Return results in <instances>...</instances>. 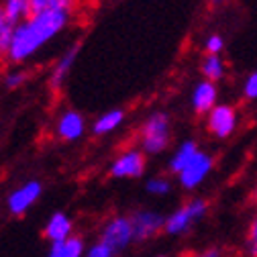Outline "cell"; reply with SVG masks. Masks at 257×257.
<instances>
[{"mask_svg":"<svg viewBox=\"0 0 257 257\" xmlns=\"http://www.w3.org/2000/svg\"><path fill=\"white\" fill-rule=\"evenodd\" d=\"M200 74L202 80L214 82L218 84L224 76H227V61L222 59V55H204V59L200 61Z\"/></svg>","mask_w":257,"mask_h":257,"instance_id":"e0dca14e","label":"cell"},{"mask_svg":"<svg viewBox=\"0 0 257 257\" xmlns=\"http://www.w3.org/2000/svg\"><path fill=\"white\" fill-rule=\"evenodd\" d=\"M198 151H200V147H198L196 141H192V139L182 141V143L174 149V153H172V157H170V162H168V170H170V174H174V176L178 178V176L186 170V166L196 157Z\"/></svg>","mask_w":257,"mask_h":257,"instance_id":"5bb4252c","label":"cell"},{"mask_svg":"<svg viewBox=\"0 0 257 257\" xmlns=\"http://www.w3.org/2000/svg\"><path fill=\"white\" fill-rule=\"evenodd\" d=\"M243 98L245 100H257V70L251 72L243 82Z\"/></svg>","mask_w":257,"mask_h":257,"instance_id":"603a6c76","label":"cell"},{"mask_svg":"<svg viewBox=\"0 0 257 257\" xmlns=\"http://www.w3.org/2000/svg\"><path fill=\"white\" fill-rule=\"evenodd\" d=\"M145 170H147V155L137 145H131L124 147L110 162L108 174L114 180H137L145 174Z\"/></svg>","mask_w":257,"mask_h":257,"instance_id":"277c9868","label":"cell"},{"mask_svg":"<svg viewBox=\"0 0 257 257\" xmlns=\"http://www.w3.org/2000/svg\"><path fill=\"white\" fill-rule=\"evenodd\" d=\"M78 9V0H31V15L47 11H66L74 13Z\"/></svg>","mask_w":257,"mask_h":257,"instance_id":"ac0fdd59","label":"cell"},{"mask_svg":"<svg viewBox=\"0 0 257 257\" xmlns=\"http://www.w3.org/2000/svg\"><path fill=\"white\" fill-rule=\"evenodd\" d=\"M124 118H126V114H124L122 108H112V110L102 112L92 122V135H96V137L110 135L112 131H116V128L124 122Z\"/></svg>","mask_w":257,"mask_h":257,"instance_id":"9a60e30c","label":"cell"},{"mask_svg":"<svg viewBox=\"0 0 257 257\" xmlns=\"http://www.w3.org/2000/svg\"><path fill=\"white\" fill-rule=\"evenodd\" d=\"M9 25H13L9 19H7V13H5V9H3V5H0V33L9 27Z\"/></svg>","mask_w":257,"mask_h":257,"instance_id":"484cf974","label":"cell"},{"mask_svg":"<svg viewBox=\"0 0 257 257\" xmlns=\"http://www.w3.org/2000/svg\"><path fill=\"white\" fill-rule=\"evenodd\" d=\"M172 143V118L166 110H153L149 112L139 131H137V147L145 155H162L170 149Z\"/></svg>","mask_w":257,"mask_h":257,"instance_id":"7a4b0ae2","label":"cell"},{"mask_svg":"<svg viewBox=\"0 0 257 257\" xmlns=\"http://www.w3.org/2000/svg\"><path fill=\"white\" fill-rule=\"evenodd\" d=\"M253 202L257 204V186H255V192H253Z\"/></svg>","mask_w":257,"mask_h":257,"instance_id":"83f0119b","label":"cell"},{"mask_svg":"<svg viewBox=\"0 0 257 257\" xmlns=\"http://www.w3.org/2000/svg\"><path fill=\"white\" fill-rule=\"evenodd\" d=\"M204 51L208 55H220L224 51V39H222V35H218V33L208 35L204 39Z\"/></svg>","mask_w":257,"mask_h":257,"instance_id":"7402d4cb","label":"cell"},{"mask_svg":"<svg viewBox=\"0 0 257 257\" xmlns=\"http://www.w3.org/2000/svg\"><path fill=\"white\" fill-rule=\"evenodd\" d=\"M72 235H74V220L70 218L68 212H61V210L53 212L43 227V237L49 241V245L68 241Z\"/></svg>","mask_w":257,"mask_h":257,"instance_id":"4fadbf2b","label":"cell"},{"mask_svg":"<svg viewBox=\"0 0 257 257\" xmlns=\"http://www.w3.org/2000/svg\"><path fill=\"white\" fill-rule=\"evenodd\" d=\"M222 3H224V0H210L212 7H218V5H222Z\"/></svg>","mask_w":257,"mask_h":257,"instance_id":"4316f807","label":"cell"},{"mask_svg":"<svg viewBox=\"0 0 257 257\" xmlns=\"http://www.w3.org/2000/svg\"><path fill=\"white\" fill-rule=\"evenodd\" d=\"M98 241H102L104 245H108L114 255L124 251L128 245L135 241V235H133V224H131V218L128 214H114L110 218L104 220V224L100 227V237Z\"/></svg>","mask_w":257,"mask_h":257,"instance_id":"5b68a950","label":"cell"},{"mask_svg":"<svg viewBox=\"0 0 257 257\" xmlns=\"http://www.w3.org/2000/svg\"><path fill=\"white\" fill-rule=\"evenodd\" d=\"M145 190L151 196H166L172 192V180L168 176H153V178L147 180Z\"/></svg>","mask_w":257,"mask_h":257,"instance_id":"d6986e66","label":"cell"},{"mask_svg":"<svg viewBox=\"0 0 257 257\" xmlns=\"http://www.w3.org/2000/svg\"><path fill=\"white\" fill-rule=\"evenodd\" d=\"M78 51H80V45H72L68 47L66 51H63L55 63H53V68L49 72V88L51 90H61L63 84H66L68 76L72 74V68L76 66V59H78Z\"/></svg>","mask_w":257,"mask_h":257,"instance_id":"7c38bea8","label":"cell"},{"mask_svg":"<svg viewBox=\"0 0 257 257\" xmlns=\"http://www.w3.org/2000/svg\"><path fill=\"white\" fill-rule=\"evenodd\" d=\"M245 253L247 257H257V212L251 216L245 231Z\"/></svg>","mask_w":257,"mask_h":257,"instance_id":"44dd1931","label":"cell"},{"mask_svg":"<svg viewBox=\"0 0 257 257\" xmlns=\"http://www.w3.org/2000/svg\"><path fill=\"white\" fill-rule=\"evenodd\" d=\"M27 80H29V74H27V70H23L21 66H13V68L7 70L5 76H3V84H5V88H9V90L21 88Z\"/></svg>","mask_w":257,"mask_h":257,"instance_id":"ffe728a7","label":"cell"},{"mask_svg":"<svg viewBox=\"0 0 257 257\" xmlns=\"http://www.w3.org/2000/svg\"><path fill=\"white\" fill-rule=\"evenodd\" d=\"M208 202L204 198H190L166 216V233L172 237L188 235L208 214Z\"/></svg>","mask_w":257,"mask_h":257,"instance_id":"3957f363","label":"cell"},{"mask_svg":"<svg viewBox=\"0 0 257 257\" xmlns=\"http://www.w3.org/2000/svg\"><path fill=\"white\" fill-rule=\"evenodd\" d=\"M86 133V118L74 110V108H63L57 116H55V124H53V135L63 141V143H74L80 141Z\"/></svg>","mask_w":257,"mask_h":257,"instance_id":"30bf717a","label":"cell"},{"mask_svg":"<svg viewBox=\"0 0 257 257\" xmlns=\"http://www.w3.org/2000/svg\"><path fill=\"white\" fill-rule=\"evenodd\" d=\"M184 257H188V255H184Z\"/></svg>","mask_w":257,"mask_h":257,"instance_id":"f546056e","label":"cell"},{"mask_svg":"<svg viewBox=\"0 0 257 257\" xmlns=\"http://www.w3.org/2000/svg\"><path fill=\"white\" fill-rule=\"evenodd\" d=\"M204 122L214 139H229L239 126V110L233 104H216L204 116Z\"/></svg>","mask_w":257,"mask_h":257,"instance_id":"8992f818","label":"cell"},{"mask_svg":"<svg viewBox=\"0 0 257 257\" xmlns=\"http://www.w3.org/2000/svg\"><path fill=\"white\" fill-rule=\"evenodd\" d=\"M157 257H168V255H157Z\"/></svg>","mask_w":257,"mask_h":257,"instance_id":"f1b7e54d","label":"cell"},{"mask_svg":"<svg viewBox=\"0 0 257 257\" xmlns=\"http://www.w3.org/2000/svg\"><path fill=\"white\" fill-rule=\"evenodd\" d=\"M212 168H214V157H212L210 153H206V151L200 149V151L196 153V157L186 166V170L178 176V184H180L184 190H188V192L196 190V188L202 186L204 180L210 176Z\"/></svg>","mask_w":257,"mask_h":257,"instance_id":"9c48e42d","label":"cell"},{"mask_svg":"<svg viewBox=\"0 0 257 257\" xmlns=\"http://www.w3.org/2000/svg\"><path fill=\"white\" fill-rule=\"evenodd\" d=\"M128 218H131V224H133L135 241L139 243H145L157 237L159 233H166V214H162L159 210L139 208L128 214Z\"/></svg>","mask_w":257,"mask_h":257,"instance_id":"52a82bcc","label":"cell"},{"mask_svg":"<svg viewBox=\"0 0 257 257\" xmlns=\"http://www.w3.org/2000/svg\"><path fill=\"white\" fill-rule=\"evenodd\" d=\"M41 194H43V184L39 180H27L7 196V210L13 216H23L41 198Z\"/></svg>","mask_w":257,"mask_h":257,"instance_id":"ba28073f","label":"cell"},{"mask_svg":"<svg viewBox=\"0 0 257 257\" xmlns=\"http://www.w3.org/2000/svg\"><path fill=\"white\" fill-rule=\"evenodd\" d=\"M86 243L82 237L72 235L68 241H61L49 247L45 257H86Z\"/></svg>","mask_w":257,"mask_h":257,"instance_id":"2e32d148","label":"cell"},{"mask_svg":"<svg viewBox=\"0 0 257 257\" xmlns=\"http://www.w3.org/2000/svg\"><path fill=\"white\" fill-rule=\"evenodd\" d=\"M188 257H224V253H222V249H218V247H206V249H200V251L190 253Z\"/></svg>","mask_w":257,"mask_h":257,"instance_id":"d4e9b609","label":"cell"},{"mask_svg":"<svg viewBox=\"0 0 257 257\" xmlns=\"http://www.w3.org/2000/svg\"><path fill=\"white\" fill-rule=\"evenodd\" d=\"M218 86L208 80H200L190 94V106L198 116H206L218 102Z\"/></svg>","mask_w":257,"mask_h":257,"instance_id":"8fae6325","label":"cell"},{"mask_svg":"<svg viewBox=\"0 0 257 257\" xmlns=\"http://www.w3.org/2000/svg\"><path fill=\"white\" fill-rule=\"evenodd\" d=\"M72 19L74 13L47 11L31 15L23 23L15 25L13 45L7 61L11 66H21V63L33 59L47 43H51L59 33H63L72 25Z\"/></svg>","mask_w":257,"mask_h":257,"instance_id":"6da1fadb","label":"cell"},{"mask_svg":"<svg viewBox=\"0 0 257 257\" xmlns=\"http://www.w3.org/2000/svg\"><path fill=\"white\" fill-rule=\"evenodd\" d=\"M86 257H114V251L108 245H104L102 241H94L86 249Z\"/></svg>","mask_w":257,"mask_h":257,"instance_id":"cb8c5ba5","label":"cell"}]
</instances>
